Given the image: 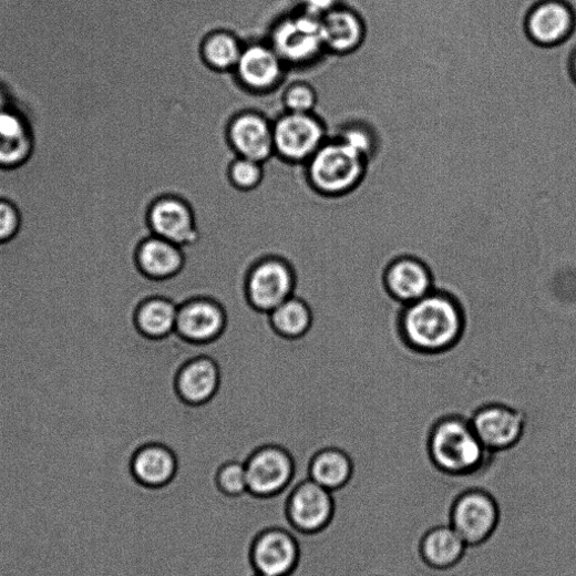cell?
Wrapping results in <instances>:
<instances>
[{
  "instance_id": "obj_23",
  "label": "cell",
  "mask_w": 576,
  "mask_h": 576,
  "mask_svg": "<svg viewBox=\"0 0 576 576\" xmlns=\"http://www.w3.org/2000/svg\"><path fill=\"white\" fill-rule=\"evenodd\" d=\"M177 471V461L171 450L162 445H148L141 449L132 462L135 479L152 487L169 483Z\"/></svg>"
},
{
  "instance_id": "obj_5",
  "label": "cell",
  "mask_w": 576,
  "mask_h": 576,
  "mask_svg": "<svg viewBox=\"0 0 576 576\" xmlns=\"http://www.w3.org/2000/svg\"><path fill=\"white\" fill-rule=\"evenodd\" d=\"M272 128L275 155L292 164H307L328 138L323 121L315 113L285 111Z\"/></svg>"
},
{
  "instance_id": "obj_20",
  "label": "cell",
  "mask_w": 576,
  "mask_h": 576,
  "mask_svg": "<svg viewBox=\"0 0 576 576\" xmlns=\"http://www.w3.org/2000/svg\"><path fill=\"white\" fill-rule=\"evenodd\" d=\"M469 546L451 526H438L428 531L420 542V556L434 569H450L465 556Z\"/></svg>"
},
{
  "instance_id": "obj_31",
  "label": "cell",
  "mask_w": 576,
  "mask_h": 576,
  "mask_svg": "<svg viewBox=\"0 0 576 576\" xmlns=\"http://www.w3.org/2000/svg\"><path fill=\"white\" fill-rule=\"evenodd\" d=\"M218 484L229 495H241L248 492L246 464L230 462L224 465L218 474Z\"/></svg>"
},
{
  "instance_id": "obj_18",
  "label": "cell",
  "mask_w": 576,
  "mask_h": 576,
  "mask_svg": "<svg viewBox=\"0 0 576 576\" xmlns=\"http://www.w3.org/2000/svg\"><path fill=\"white\" fill-rule=\"evenodd\" d=\"M33 150L34 136L28 120L13 109L0 113V168L23 167Z\"/></svg>"
},
{
  "instance_id": "obj_24",
  "label": "cell",
  "mask_w": 576,
  "mask_h": 576,
  "mask_svg": "<svg viewBox=\"0 0 576 576\" xmlns=\"http://www.w3.org/2000/svg\"><path fill=\"white\" fill-rule=\"evenodd\" d=\"M245 44L228 30L209 32L200 43V56L212 70L229 72L236 69Z\"/></svg>"
},
{
  "instance_id": "obj_34",
  "label": "cell",
  "mask_w": 576,
  "mask_h": 576,
  "mask_svg": "<svg viewBox=\"0 0 576 576\" xmlns=\"http://www.w3.org/2000/svg\"><path fill=\"white\" fill-rule=\"evenodd\" d=\"M12 109V101L8 91L0 85V113Z\"/></svg>"
},
{
  "instance_id": "obj_25",
  "label": "cell",
  "mask_w": 576,
  "mask_h": 576,
  "mask_svg": "<svg viewBox=\"0 0 576 576\" xmlns=\"http://www.w3.org/2000/svg\"><path fill=\"white\" fill-rule=\"evenodd\" d=\"M353 471V461L349 454L341 450L329 449L313 459L310 479L332 492L347 485Z\"/></svg>"
},
{
  "instance_id": "obj_1",
  "label": "cell",
  "mask_w": 576,
  "mask_h": 576,
  "mask_svg": "<svg viewBox=\"0 0 576 576\" xmlns=\"http://www.w3.org/2000/svg\"><path fill=\"white\" fill-rule=\"evenodd\" d=\"M466 321L460 299L436 287L422 299L402 307L397 327L402 343L411 351L441 356L461 342Z\"/></svg>"
},
{
  "instance_id": "obj_16",
  "label": "cell",
  "mask_w": 576,
  "mask_h": 576,
  "mask_svg": "<svg viewBox=\"0 0 576 576\" xmlns=\"http://www.w3.org/2000/svg\"><path fill=\"white\" fill-rule=\"evenodd\" d=\"M326 52L348 55L363 47L368 23L357 11L339 7L320 19Z\"/></svg>"
},
{
  "instance_id": "obj_21",
  "label": "cell",
  "mask_w": 576,
  "mask_h": 576,
  "mask_svg": "<svg viewBox=\"0 0 576 576\" xmlns=\"http://www.w3.org/2000/svg\"><path fill=\"white\" fill-rule=\"evenodd\" d=\"M136 259L141 270L155 279L175 276L184 264L179 246L154 235L140 245Z\"/></svg>"
},
{
  "instance_id": "obj_28",
  "label": "cell",
  "mask_w": 576,
  "mask_h": 576,
  "mask_svg": "<svg viewBox=\"0 0 576 576\" xmlns=\"http://www.w3.org/2000/svg\"><path fill=\"white\" fill-rule=\"evenodd\" d=\"M228 178L232 185L239 191H254L264 179V164L237 157L228 168Z\"/></svg>"
},
{
  "instance_id": "obj_19",
  "label": "cell",
  "mask_w": 576,
  "mask_h": 576,
  "mask_svg": "<svg viewBox=\"0 0 576 576\" xmlns=\"http://www.w3.org/2000/svg\"><path fill=\"white\" fill-rule=\"evenodd\" d=\"M225 325V312L219 305L196 299L178 309L176 331L186 340L207 342L218 337Z\"/></svg>"
},
{
  "instance_id": "obj_29",
  "label": "cell",
  "mask_w": 576,
  "mask_h": 576,
  "mask_svg": "<svg viewBox=\"0 0 576 576\" xmlns=\"http://www.w3.org/2000/svg\"><path fill=\"white\" fill-rule=\"evenodd\" d=\"M338 137L369 162L377 151L378 141L373 131L362 123L346 125L338 134Z\"/></svg>"
},
{
  "instance_id": "obj_10",
  "label": "cell",
  "mask_w": 576,
  "mask_h": 576,
  "mask_svg": "<svg viewBox=\"0 0 576 576\" xmlns=\"http://www.w3.org/2000/svg\"><path fill=\"white\" fill-rule=\"evenodd\" d=\"M576 30V9L566 0H543L527 14L525 32L537 47L553 49L570 39Z\"/></svg>"
},
{
  "instance_id": "obj_30",
  "label": "cell",
  "mask_w": 576,
  "mask_h": 576,
  "mask_svg": "<svg viewBox=\"0 0 576 576\" xmlns=\"http://www.w3.org/2000/svg\"><path fill=\"white\" fill-rule=\"evenodd\" d=\"M282 104L286 112L315 113L318 104V94L310 84L298 82L285 90Z\"/></svg>"
},
{
  "instance_id": "obj_8",
  "label": "cell",
  "mask_w": 576,
  "mask_h": 576,
  "mask_svg": "<svg viewBox=\"0 0 576 576\" xmlns=\"http://www.w3.org/2000/svg\"><path fill=\"white\" fill-rule=\"evenodd\" d=\"M147 219L154 236L179 247L199 238L195 207L177 195H163L150 203Z\"/></svg>"
},
{
  "instance_id": "obj_26",
  "label": "cell",
  "mask_w": 576,
  "mask_h": 576,
  "mask_svg": "<svg viewBox=\"0 0 576 576\" xmlns=\"http://www.w3.org/2000/svg\"><path fill=\"white\" fill-rule=\"evenodd\" d=\"M178 307L166 299H152L137 310L136 325L151 338H164L176 331Z\"/></svg>"
},
{
  "instance_id": "obj_17",
  "label": "cell",
  "mask_w": 576,
  "mask_h": 576,
  "mask_svg": "<svg viewBox=\"0 0 576 576\" xmlns=\"http://www.w3.org/2000/svg\"><path fill=\"white\" fill-rule=\"evenodd\" d=\"M298 559L297 539L282 529L263 533L253 547V562L258 574L287 576L295 569Z\"/></svg>"
},
{
  "instance_id": "obj_3",
  "label": "cell",
  "mask_w": 576,
  "mask_h": 576,
  "mask_svg": "<svg viewBox=\"0 0 576 576\" xmlns=\"http://www.w3.org/2000/svg\"><path fill=\"white\" fill-rule=\"evenodd\" d=\"M369 161L338 136L327 138L307 163L310 185L319 194L338 198L353 192L363 183Z\"/></svg>"
},
{
  "instance_id": "obj_22",
  "label": "cell",
  "mask_w": 576,
  "mask_h": 576,
  "mask_svg": "<svg viewBox=\"0 0 576 576\" xmlns=\"http://www.w3.org/2000/svg\"><path fill=\"white\" fill-rule=\"evenodd\" d=\"M218 367L209 358H197L184 367L177 388L184 400L199 404L209 400L219 387Z\"/></svg>"
},
{
  "instance_id": "obj_2",
  "label": "cell",
  "mask_w": 576,
  "mask_h": 576,
  "mask_svg": "<svg viewBox=\"0 0 576 576\" xmlns=\"http://www.w3.org/2000/svg\"><path fill=\"white\" fill-rule=\"evenodd\" d=\"M426 450L431 463L453 477L480 473L492 456L479 440L471 420L460 414L444 415L432 424Z\"/></svg>"
},
{
  "instance_id": "obj_36",
  "label": "cell",
  "mask_w": 576,
  "mask_h": 576,
  "mask_svg": "<svg viewBox=\"0 0 576 576\" xmlns=\"http://www.w3.org/2000/svg\"><path fill=\"white\" fill-rule=\"evenodd\" d=\"M208 401H214V400H208ZM215 402H218V401H215ZM218 403H219V402H218ZM219 404H222V403H219ZM222 405H223V404H222ZM224 407H225V405H224ZM225 408H227V407H225ZM227 409H229V408H227ZM229 410H232V409H229ZM232 411H233V410H232ZM234 412H235V411H234ZM235 413H237V412H235ZM237 414H238V413H237ZM239 415H240V414H239ZM240 416H241V415H240ZM241 418H243V416H241ZM244 419H245V418H244ZM245 420H246V419H245ZM247 421H248V420H247ZM248 422H249V421H248ZM249 423H250V422H249ZM250 424H251V423H250ZM251 425H253V424H251ZM253 426H254V425H253ZM256 429H257V428H256ZM257 430H258V429H257ZM258 432H259V430H258ZM259 434H260V432H259ZM260 435H261V434H260ZM261 438H263V436H261ZM263 440H264V439H263ZM264 442H265V441H264ZM265 444H266V443H265ZM266 448H267V445H266Z\"/></svg>"
},
{
  "instance_id": "obj_35",
  "label": "cell",
  "mask_w": 576,
  "mask_h": 576,
  "mask_svg": "<svg viewBox=\"0 0 576 576\" xmlns=\"http://www.w3.org/2000/svg\"><path fill=\"white\" fill-rule=\"evenodd\" d=\"M568 71H569V76H570L573 83L576 85V49L573 51V53L569 56Z\"/></svg>"
},
{
  "instance_id": "obj_14",
  "label": "cell",
  "mask_w": 576,
  "mask_h": 576,
  "mask_svg": "<svg viewBox=\"0 0 576 576\" xmlns=\"http://www.w3.org/2000/svg\"><path fill=\"white\" fill-rule=\"evenodd\" d=\"M332 492L311 479L302 482L288 501L287 514L292 525L304 533L323 529L333 516Z\"/></svg>"
},
{
  "instance_id": "obj_11",
  "label": "cell",
  "mask_w": 576,
  "mask_h": 576,
  "mask_svg": "<svg viewBox=\"0 0 576 576\" xmlns=\"http://www.w3.org/2000/svg\"><path fill=\"white\" fill-rule=\"evenodd\" d=\"M295 274L281 259L269 258L258 263L247 280V294L251 305L272 312L282 302L294 297Z\"/></svg>"
},
{
  "instance_id": "obj_7",
  "label": "cell",
  "mask_w": 576,
  "mask_h": 576,
  "mask_svg": "<svg viewBox=\"0 0 576 576\" xmlns=\"http://www.w3.org/2000/svg\"><path fill=\"white\" fill-rule=\"evenodd\" d=\"M470 420L479 440L492 455L515 449L527 426L522 410L500 402L481 405Z\"/></svg>"
},
{
  "instance_id": "obj_13",
  "label": "cell",
  "mask_w": 576,
  "mask_h": 576,
  "mask_svg": "<svg viewBox=\"0 0 576 576\" xmlns=\"http://www.w3.org/2000/svg\"><path fill=\"white\" fill-rule=\"evenodd\" d=\"M227 137L237 157L265 164L275 155L272 122L258 112L235 115L228 124Z\"/></svg>"
},
{
  "instance_id": "obj_37",
  "label": "cell",
  "mask_w": 576,
  "mask_h": 576,
  "mask_svg": "<svg viewBox=\"0 0 576 576\" xmlns=\"http://www.w3.org/2000/svg\"><path fill=\"white\" fill-rule=\"evenodd\" d=\"M256 576H268V575L257 574Z\"/></svg>"
},
{
  "instance_id": "obj_4",
  "label": "cell",
  "mask_w": 576,
  "mask_h": 576,
  "mask_svg": "<svg viewBox=\"0 0 576 576\" xmlns=\"http://www.w3.org/2000/svg\"><path fill=\"white\" fill-rule=\"evenodd\" d=\"M267 42L287 66L307 65L326 52L320 19L301 10L282 13Z\"/></svg>"
},
{
  "instance_id": "obj_9",
  "label": "cell",
  "mask_w": 576,
  "mask_h": 576,
  "mask_svg": "<svg viewBox=\"0 0 576 576\" xmlns=\"http://www.w3.org/2000/svg\"><path fill=\"white\" fill-rule=\"evenodd\" d=\"M384 290L401 307L413 304L435 290V277L419 257L401 255L392 259L383 272Z\"/></svg>"
},
{
  "instance_id": "obj_6",
  "label": "cell",
  "mask_w": 576,
  "mask_h": 576,
  "mask_svg": "<svg viewBox=\"0 0 576 576\" xmlns=\"http://www.w3.org/2000/svg\"><path fill=\"white\" fill-rule=\"evenodd\" d=\"M500 516L495 497L487 491L472 488L460 494L453 502L450 525L469 547H477L493 536Z\"/></svg>"
},
{
  "instance_id": "obj_12",
  "label": "cell",
  "mask_w": 576,
  "mask_h": 576,
  "mask_svg": "<svg viewBox=\"0 0 576 576\" xmlns=\"http://www.w3.org/2000/svg\"><path fill=\"white\" fill-rule=\"evenodd\" d=\"M286 68L268 42H254L245 44L234 72L246 90L263 94L281 84Z\"/></svg>"
},
{
  "instance_id": "obj_27",
  "label": "cell",
  "mask_w": 576,
  "mask_h": 576,
  "mask_svg": "<svg viewBox=\"0 0 576 576\" xmlns=\"http://www.w3.org/2000/svg\"><path fill=\"white\" fill-rule=\"evenodd\" d=\"M271 322L275 329L285 337L298 338L304 336L311 326V312L300 299L292 297L272 312Z\"/></svg>"
},
{
  "instance_id": "obj_32",
  "label": "cell",
  "mask_w": 576,
  "mask_h": 576,
  "mask_svg": "<svg viewBox=\"0 0 576 576\" xmlns=\"http://www.w3.org/2000/svg\"><path fill=\"white\" fill-rule=\"evenodd\" d=\"M22 228L19 208L10 200L0 198V245L14 240Z\"/></svg>"
},
{
  "instance_id": "obj_15",
  "label": "cell",
  "mask_w": 576,
  "mask_h": 576,
  "mask_svg": "<svg viewBox=\"0 0 576 576\" xmlns=\"http://www.w3.org/2000/svg\"><path fill=\"white\" fill-rule=\"evenodd\" d=\"M248 490L259 496L280 493L294 479L295 463L290 454L279 448H265L246 463Z\"/></svg>"
},
{
  "instance_id": "obj_33",
  "label": "cell",
  "mask_w": 576,
  "mask_h": 576,
  "mask_svg": "<svg viewBox=\"0 0 576 576\" xmlns=\"http://www.w3.org/2000/svg\"><path fill=\"white\" fill-rule=\"evenodd\" d=\"M343 6V0H299V10L321 19Z\"/></svg>"
}]
</instances>
